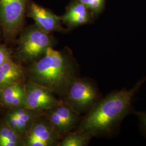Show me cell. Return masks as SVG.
Listing matches in <instances>:
<instances>
[{
  "label": "cell",
  "mask_w": 146,
  "mask_h": 146,
  "mask_svg": "<svg viewBox=\"0 0 146 146\" xmlns=\"http://www.w3.org/2000/svg\"><path fill=\"white\" fill-rule=\"evenodd\" d=\"M146 81L145 78L130 90L113 93L96 102L82 120L78 130L92 137L111 133L129 112L134 96Z\"/></svg>",
  "instance_id": "1"
},
{
  "label": "cell",
  "mask_w": 146,
  "mask_h": 146,
  "mask_svg": "<svg viewBox=\"0 0 146 146\" xmlns=\"http://www.w3.org/2000/svg\"><path fill=\"white\" fill-rule=\"evenodd\" d=\"M27 80L64 97L70 85L77 78L72 58L65 53L49 47L42 57L29 64L26 70Z\"/></svg>",
  "instance_id": "2"
},
{
  "label": "cell",
  "mask_w": 146,
  "mask_h": 146,
  "mask_svg": "<svg viewBox=\"0 0 146 146\" xmlns=\"http://www.w3.org/2000/svg\"><path fill=\"white\" fill-rule=\"evenodd\" d=\"M17 46L13 58L20 64H31L44 55L47 49L52 47L55 40L51 33L43 31L35 25L24 28L17 37Z\"/></svg>",
  "instance_id": "3"
},
{
  "label": "cell",
  "mask_w": 146,
  "mask_h": 146,
  "mask_svg": "<svg viewBox=\"0 0 146 146\" xmlns=\"http://www.w3.org/2000/svg\"><path fill=\"white\" fill-rule=\"evenodd\" d=\"M29 0H0V26L6 44H13L24 29Z\"/></svg>",
  "instance_id": "4"
},
{
  "label": "cell",
  "mask_w": 146,
  "mask_h": 146,
  "mask_svg": "<svg viewBox=\"0 0 146 146\" xmlns=\"http://www.w3.org/2000/svg\"><path fill=\"white\" fill-rule=\"evenodd\" d=\"M64 98V101L79 115L90 110L97 102L98 93L88 81L76 78L69 87Z\"/></svg>",
  "instance_id": "5"
},
{
  "label": "cell",
  "mask_w": 146,
  "mask_h": 146,
  "mask_svg": "<svg viewBox=\"0 0 146 146\" xmlns=\"http://www.w3.org/2000/svg\"><path fill=\"white\" fill-rule=\"evenodd\" d=\"M61 137L43 113L23 137L25 146H58Z\"/></svg>",
  "instance_id": "6"
},
{
  "label": "cell",
  "mask_w": 146,
  "mask_h": 146,
  "mask_svg": "<svg viewBox=\"0 0 146 146\" xmlns=\"http://www.w3.org/2000/svg\"><path fill=\"white\" fill-rule=\"evenodd\" d=\"M43 113L60 137L73 129L78 120V114L66 101L60 100L57 105Z\"/></svg>",
  "instance_id": "7"
},
{
  "label": "cell",
  "mask_w": 146,
  "mask_h": 146,
  "mask_svg": "<svg viewBox=\"0 0 146 146\" xmlns=\"http://www.w3.org/2000/svg\"><path fill=\"white\" fill-rule=\"evenodd\" d=\"M26 107L31 110L44 111L55 107L58 100L49 89L27 80L25 84Z\"/></svg>",
  "instance_id": "8"
},
{
  "label": "cell",
  "mask_w": 146,
  "mask_h": 146,
  "mask_svg": "<svg viewBox=\"0 0 146 146\" xmlns=\"http://www.w3.org/2000/svg\"><path fill=\"white\" fill-rule=\"evenodd\" d=\"M27 17L32 19L35 25L43 31L49 33L66 31L62 26L60 17L31 1H29L28 5Z\"/></svg>",
  "instance_id": "9"
},
{
  "label": "cell",
  "mask_w": 146,
  "mask_h": 146,
  "mask_svg": "<svg viewBox=\"0 0 146 146\" xmlns=\"http://www.w3.org/2000/svg\"><path fill=\"white\" fill-rule=\"evenodd\" d=\"M43 113V111L19 107L7 109L3 120L23 138L34 121Z\"/></svg>",
  "instance_id": "10"
},
{
  "label": "cell",
  "mask_w": 146,
  "mask_h": 146,
  "mask_svg": "<svg viewBox=\"0 0 146 146\" xmlns=\"http://www.w3.org/2000/svg\"><path fill=\"white\" fill-rule=\"evenodd\" d=\"M0 104L7 110L26 107L25 84L16 82L1 89Z\"/></svg>",
  "instance_id": "11"
},
{
  "label": "cell",
  "mask_w": 146,
  "mask_h": 146,
  "mask_svg": "<svg viewBox=\"0 0 146 146\" xmlns=\"http://www.w3.org/2000/svg\"><path fill=\"white\" fill-rule=\"evenodd\" d=\"M89 11L84 4L73 0L67 6L64 14L60 17L62 23L68 28H73L88 23L91 19Z\"/></svg>",
  "instance_id": "12"
},
{
  "label": "cell",
  "mask_w": 146,
  "mask_h": 146,
  "mask_svg": "<svg viewBox=\"0 0 146 146\" xmlns=\"http://www.w3.org/2000/svg\"><path fill=\"white\" fill-rule=\"evenodd\" d=\"M26 71L13 58L0 66V89L16 82H23Z\"/></svg>",
  "instance_id": "13"
},
{
  "label": "cell",
  "mask_w": 146,
  "mask_h": 146,
  "mask_svg": "<svg viewBox=\"0 0 146 146\" xmlns=\"http://www.w3.org/2000/svg\"><path fill=\"white\" fill-rule=\"evenodd\" d=\"M0 146H25L22 137L3 120L0 122Z\"/></svg>",
  "instance_id": "14"
},
{
  "label": "cell",
  "mask_w": 146,
  "mask_h": 146,
  "mask_svg": "<svg viewBox=\"0 0 146 146\" xmlns=\"http://www.w3.org/2000/svg\"><path fill=\"white\" fill-rule=\"evenodd\" d=\"M92 136L82 131L78 130L75 132H69L62 140L59 142V146H87Z\"/></svg>",
  "instance_id": "15"
},
{
  "label": "cell",
  "mask_w": 146,
  "mask_h": 146,
  "mask_svg": "<svg viewBox=\"0 0 146 146\" xmlns=\"http://www.w3.org/2000/svg\"><path fill=\"white\" fill-rule=\"evenodd\" d=\"M84 4L92 13L98 14L102 11L104 0H77Z\"/></svg>",
  "instance_id": "16"
},
{
  "label": "cell",
  "mask_w": 146,
  "mask_h": 146,
  "mask_svg": "<svg viewBox=\"0 0 146 146\" xmlns=\"http://www.w3.org/2000/svg\"><path fill=\"white\" fill-rule=\"evenodd\" d=\"M14 50L7 44L0 43V66L13 59Z\"/></svg>",
  "instance_id": "17"
},
{
  "label": "cell",
  "mask_w": 146,
  "mask_h": 146,
  "mask_svg": "<svg viewBox=\"0 0 146 146\" xmlns=\"http://www.w3.org/2000/svg\"><path fill=\"white\" fill-rule=\"evenodd\" d=\"M136 114L139 118V120L146 131V111H136Z\"/></svg>",
  "instance_id": "18"
},
{
  "label": "cell",
  "mask_w": 146,
  "mask_h": 146,
  "mask_svg": "<svg viewBox=\"0 0 146 146\" xmlns=\"http://www.w3.org/2000/svg\"><path fill=\"white\" fill-rule=\"evenodd\" d=\"M2 37V34H1V26H0V37Z\"/></svg>",
  "instance_id": "19"
}]
</instances>
